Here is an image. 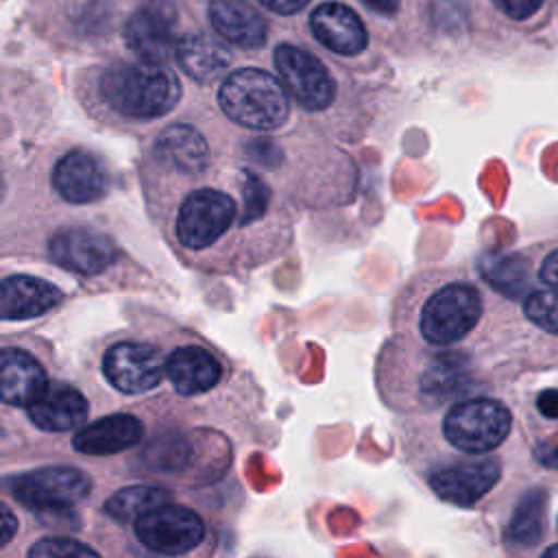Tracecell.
I'll return each mask as SVG.
<instances>
[{
	"mask_svg": "<svg viewBox=\"0 0 558 558\" xmlns=\"http://www.w3.org/2000/svg\"><path fill=\"white\" fill-rule=\"evenodd\" d=\"M525 316L549 333H558V290H536L525 299Z\"/></svg>",
	"mask_w": 558,
	"mask_h": 558,
	"instance_id": "obj_27",
	"label": "cell"
},
{
	"mask_svg": "<svg viewBox=\"0 0 558 558\" xmlns=\"http://www.w3.org/2000/svg\"><path fill=\"white\" fill-rule=\"evenodd\" d=\"M144 436V427L133 414H109L81 427L72 440V447L83 456H113L137 445Z\"/></svg>",
	"mask_w": 558,
	"mask_h": 558,
	"instance_id": "obj_19",
	"label": "cell"
},
{
	"mask_svg": "<svg viewBox=\"0 0 558 558\" xmlns=\"http://www.w3.org/2000/svg\"><path fill=\"white\" fill-rule=\"evenodd\" d=\"M543 521H545V493L530 490L512 512V519L508 523V538L521 545L536 543L543 532Z\"/></svg>",
	"mask_w": 558,
	"mask_h": 558,
	"instance_id": "obj_25",
	"label": "cell"
},
{
	"mask_svg": "<svg viewBox=\"0 0 558 558\" xmlns=\"http://www.w3.org/2000/svg\"><path fill=\"white\" fill-rule=\"evenodd\" d=\"M493 4L510 20H525L541 9L543 0H493Z\"/></svg>",
	"mask_w": 558,
	"mask_h": 558,
	"instance_id": "obj_30",
	"label": "cell"
},
{
	"mask_svg": "<svg viewBox=\"0 0 558 558\" xmlns=\"http://www.w3.org/2000/svg\"><path fill=\"white\" fill-rule=\"evenodd\" d=\"M462 379V366L453 360V355L438 357L423 375V392L432 395L434 399L451 395L456 388H460Z\"/></svg>",
	"mask_w": 558,
	"mask_h": 558,
	"instance_id": "obj_26",
	"label": "cell"
},
{
	"mask_svg": "<svg viewBox=\"0 0 558 558\" xmlns=\"http://www.w3.org/2000/svg\"><path fill=\"white\" fill-rule=\"evenodd\" d=\"M541 279L558 290V248L545 257L541 266Z\"/></svg>",
	"mask_w": 558,
	"mask_h": 558,
	"instance_id": "obj_32",
	"label": "cell"
},
{
	"mask_svg": "<svg viewBox=\"0 0 558 558\" xmlns=\"http://www.w3.org/2000/svg\"><path fill=\"white\" fill-rule=\"evenodd\" d=\"M310 31L323 48L342 57H355L368 46L364 22L342 2H320L310 15Z\"/></svg>",
	"mask_w": 558,
	"mask_h": 558,
	"instance_id": "obj_14",
	"label": "cell"
},
{
	"mask_svg": "<svg viewBox=\"0 0 558 558\" xmlns=\"http://www.w3.org/2000/svg\"><path fill=\"white\" fill-rule=\"evenodd\" d=\"M92 490V480L74 466H44L13 480V497L31 510L52 512L81 504Z\"/></svg>",
	"mask_w": 558,
	"mask_h": 558,
	"instance_id": "obj_6",
	"label": "cell"
},
{
	"mask_svg": "<svg viewBox=\"0 0 558 558\" xmlns=\"http://www.w3.org/2000/svg\"><path fill=\"white\" fill-rule=\"evenodd\" d=\"M272 59L283 87L303 109L323 111L333 102L336 83L318 57L294 44H279Z\"/></svg>",
	"mask_w": 558,
	"mask_h": 558,
	"instance_id": "obj_8",
	"label": "cell"
},
{
	"mask_svg": "<svg viewBox=\"0 0 558 558\" xmlns=\"http://www.w3.org/2000/svg\"><path fill=\"white\" fill-rule=\"evenodd\" d=\"M153 153L159 166L185 177L201 174L209 166V146L205 137L187 124H172L163 129L155 140Z\"/></svg>",
	"mask_w": 558,
	"mask_h": 558,
	"instance_id": "obj_18",
	"label": "cell"
},
{
	"mask_svg": "<svg viewBox=\"0 0 558 558\" xmlns=\"http://www.w3.org/2000/svg\"><path fill=\"white\" fill-rule=\"evenodd\" d=\"M257 2L272 13L292 15V13H299L303 7H307L310 0H257Z\"/></svg>",
	"mask_w": 558,
	"mask_h": 558,
	"instance_id": "obj_31",
	"label": "cell"
},
{
	"mask_svg": "<svg viewBox=\"0 0 558 558\" xmlns=\"http://www.w3.org/2000/svg\"><path fill=\"white\" fill-rule=\"evenodd\" d=\"M63 299V292L33 275H9L0 286V314L4 320H26L41 316L57 307Z\"/></svg>",
	"mask_w": 558,
	"mask_h": 558,
	"instance_id": "obj_16",
	"label": "cell"
},
{
	"mask_svg": "<svg viewBox=\"0 0 558 558\" xmlns=\"http://www.w3.org/2000/svg\"><path fill=\"white\" fill-rule=\"evenodd\" d=\"M166 375L179 395L207 392L222 377L220 362L198 344L177 347L166 360Z\"/></svg>",
	"mask_w": 558,
	"mask_h": 558,
	"instance_id": "obj_21",
	"label": "cell"
},
{
	"mask_svg": "<svg viewBox=\"0 0 558 558\" xmlns=\"http://www.w3.org/2000/svg\"><path fill=\"white\" fill-rule=\"evenodd\" d=\"M17 530V519L9 506H2V543L7 545Z\"/></svg>",
	"mask_w": 558,
	"mask_h": 558,
	"instance_id": "obj_34",
	"label": "cell"
},
{
	"mask_svg": "<svg viewBox=\"0 0 558 558\" xmlns=\"http://www.w3.org/2000/svg\"><path fill=\"white\" fill-rule=\"evenodd\" d=\"M137 541L157 556H183L205 538L203 519L185 506L166 504L133 523Z\"/></svg>",
	"mask_w": 558,
	"mask_h": 558,
	"instance_id": "obj_7",
	"label": "cell"
},
{
	"mask_svg": "<svg viewBox=\"0 0 558 558\" xmlns=\"http://www.w3.org/2000/svg\"><path fill=\"white\" fill-rule=\"evenodd\" d=\"M174 57L179 68L198 83L220 78L229 68V52L216 39L203 33H185L179 37Z\"/></svg>",
	"mask_w": 558,
	"mask_h": 558,
	"instance_id": "obj_22",
	"label": "cell"
},
{
	"mask_svg": "<svg viewBox=\"0 0 558 558\" xmlns=\"http://www.w3.org/2000/svg\"><path fill=\"white\" fill-rule=\"evenodd\" d=\"M362 2L368 4V9L379 15H395L399 9V0H362Z\"/></svg>",
	"mask_w": 558,
	"mask_h": 558,
	"instance_id": "obj_35",
	"label": "cell"
},
{
	"mask_svg": "<svg viewBox=\"0 0 558 558\" xmlns=\"http://www.w3.org/2000/svg\"><path fill=\"white\" fill-rule=\"evenodd\" d=\"M541 558H558V545H551Z\"/></svg>",
	"mask_w": 558,
	"mask_h": 558,
	"instance_id": "obj_36",
	"label": "cell"
},
{
	"mask_svg": "<svg viewBox=\"0 0 558 558\" xmlns=\"http://www.w3.org/2000/svg\"><path fill=\"white\" fill-rule=\"evenodd\" d=\"M102 373L116 390L126 395H140L153 390L161 381L166 373V362L159 349H155L153 344L122 340L105 351Z\"/></svg>",
	"mask_w": 558,
	"mask_h": 558,
	"instance_id": "obj_10",
	"label": "cell"
},
{
	"mask_svg": "<svg viewBox=\"0 0 558 558\" xmlns=\"http://www.w3.org/2000/svg\"><path fill=\"white\" fill-rule=\"evenodd\" d=\"M499 480V462L493 458L458 460L429 475L432 490L456 506H473Z\"/></svg>",
	"mask_w": 558,
	"mask_h": 558,
	"instance_id": "obj_13",
	"label": "cell"
},
{
	"mask_svg": "<svg viewBox=\"0 0 558 558\" xmlns=\"http://www.w3.org/2000/svg\"><path fill=\"white\" fill-rule=\"evenodd\" d=\"M177 9L170 0H148L137 7L124 24V41L129 50L146 61L163 65L174 54Z\"/></svg>",
	"mask_w": 558,
	"mask_h": 558,
	"instance_id": "obj_9",
	"label": "cell"
},
{
	"mask_svg": "<svg viewBox=\"0 0 558 558\" xmlns=\"http://www.w3.org/2000/svg\"><path fill=\"white\" fill-rule=\"evenodd\" d=\"M238 205L218 187L192 190L174 216V240L181 248L198 253L216 246L235 225Z\"/></svg>",
	"mask_w": 558,
	"mask_h": 558,
	"instance_id": "obj_4",
	"label": "cell"
},
{
	"mask_svg": "<svg viewBox=\"0 0 558 558\" xmlns=\"http://www.w3.org/2000/svg\"><path fill=\"white\" fill-rule=\"evenodd\" d=\"M207 17L225 41L244 50L262 48L268 37L264 15L248 0H209Z\"/></svg>",
	"mask_w": 558,
	"mask_h": 558,
	"instance_id": "obj_15",
	"label": "cell"
},
{
	"mask_svg": "<svg viewBox=\"0 0 558 558\" xmlns=\"http://www.w3.org/2000/svg\"><path fill=\"white\" fill-rule=\"evenodd\" d=\"M28 418L44 432H68L78 427L87 414L89 403L70 384H48L46 390L26 408Z\"/></svg>",
	"mask_w": 558,
	"mask_h": 558,
	"instance_id": "obj_17",
	"label": "cell"
},
{
	"mask_svg": "<svg viewBox=\"0 0 558 558\" xmlns=\"http://www.w3.org/2000/svg\"><path fill=\"white\" fill-rule=\"evenodd\" d=\"M482 316L480 292L464 281L436 288L421 305L418 333L427 344L447 347L462 340Z\"/></svg>",
	"mask_w": 558,
	"mask_h": 558,
	"instance_id": "obj_3",
	"label": "cell"
},
{
	"mask_svg": "<svg viewBox=\"0 0 558 558\" xmlns=\"http://www.w3.org/2000/svg\"><path fill=\"white\" fill-rule=\"evenodd\" d=\"M172 504V493L163 486H153V484H135L116 490L102 506L105 514L122 521V523H135L144 514Z\"/></svg>",
	"mask_w": 558,
	"mask_h": 558,
	"instance_id": "obj_23",
	"label": "cell"
},
{
	"mask_svg": "<svg viewBox=\"0 0 558 558\" xmlns=\"http://www.w3.org/2000/svg\"><path fill=\"white\" fill-rule=\"evenodd\" d=\"M536 405H538L541 414H545L547 418H558V390L541 392Z\"/></svg>",
	"mask_w": 558,
	"mask_h": 558,
	"instance_id": "obj_33",
	"label": "cell"
},
{
	"mask_svg": "<svg viewBox=\"0 0 558 558\" xmlns=\"http://www.w3.org/2000/svg\"><path fill=\"white\" fill-rule=\"evenodd\" d=\"M484 279L506 296H521L530 286V264L521 255L488 253L480 262Z\"/></svg>",
	"mask_w": 558,
	"mask_h": 558,
	"instance_id": "obj_24",
	"label": "cell"
},
{
	"mask_svg": "<svg viewBox=\"0 0 558 558\" xmlns=\"http://www.w3.org/2000/svg\"><path fill=\"white\" fill-rule=\"evenodd\" d=\"M28 558H100L89 545L68 538V536H48L31 545Z\"/></svg>",
	"mask_w": 558,
	"mask_h": 558,
	"instance_id": "obj_28",
	"label": "cell"
},
{
	"mask_svg": "<svg viewBox=\"0 0 558 558\" xmlns=\"http://www.w3.org/2000/svg\"><path fill=\"white\" fill-rule=\"evenodd\" d=\"M102 102L124 120L150 122L166 116L181 96L177 76L157 63H111L98 78Z\"/></svg>",
	"mask_w": 558,
	"mask_h": 558,
	"instance_id": "obj_1",
	"label": "cell"
},
{
	"mask_svg": "<svg viewBox=\"0 0 558 558\" xmlns=\"http://www.w3.org/2000/svg\"><path fill=\"white\" fill-rule=\"evenodd\" d=\"M48 255L61 268L94 277L116 262L118 248L111 238L92 227H65L50 238Z\"/></svg>",
	"mask_w": 558,
	"mask_h": 558,
	"instance_id": "obj_11",
	"label": "cell"
},
{
	"mask_svg": "<svg viewBox=\"0 0 558 558\" xmlns=\"http://www.w3.org/2000/svg\"><path fill=\"white\" fill-rule=\"evenodd\" d=\"M218 105L229 120L251 131H275L290 116L286 87L259 68H240L225 76Z\"/></svg>",
	"mask_w": 558,
	"mask_h": 558,
	"instance_id": "obj_2",
	"label": "cell"
},
{
	"mask_svg": "<svg viewBox=\"0 0 558 558\" xmlns=\"http://www.w3.org/2000/svg\"><path fill=\"white\" fill-rule=\"evenodd\" d=\"M44 366L24 349L4 347L0 355V397L7 405L28 408L46 390Z\"/></svg>",
	"mask_w": 558,
	"mask_h": 558,
	"instance_id": "obj_20",
	"label": "cell"
},
{
	"mask_svg": "<svg viewBox=\"0 0 558 558\" xmlns=\"http://www.w3.org/2000/svg\"><path fill=\"white\" fill-rule=\"evenodd\" d=\"M510 432V412L495 399H469L456 403L445 421V438L464 453H486L499 447Z\"/></svg>",
	"mask_w": 558,
	"mask_h": 558,
	"instance_id": "obj_5",
	"label": "cell"
},
{
	"mask_svg": "<svg viewBox=\"0 0 558 558\" xmlns=\"http://www.w3.org/2000/svg\"><path fill=\"white\" fill-rule=\"evenodd\" d=\"M242 196H244V218L246 220L259 218L268 203V187L264 185V181L251 172H244Z\"/></svg>",
	"mask_w": 558,
	"mask_h": 558,
	"instance_id": "obj_29",
	"label": "cell"
},
{
	"mask_svg": "<svg viewBox=\"0 0 558 558\" xmlns=\"http://www.w3.org/2000/svg\"><path fill=\"white\" fill-rule=\"evenodd\" d=\"M50 179L54 192L72 205L96 203L109 187V177L102 161L85 148H72L61 155L52 166Z\"/></svg>",
	"mask_w": 558,
	"mask_h": 558,
	"instance_id": "obj_12",
	"label": "cell"
}]
</instances>
